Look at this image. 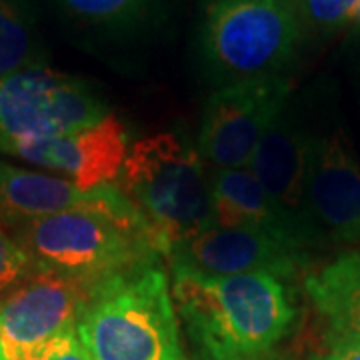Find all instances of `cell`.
<instances>
[{"instance_id":"cell-16","label":"cell","mask_w":360,"mask_h":360,"mask_svg":"<svg viewBox=\"0 0 360 360\" xmlns=\"http://www.w3.org/2000/svg\"><path fill=\"white\" fill-rule=\"evenodd\" d=\"M162 0H54L72 20L108 34H127L146 25Z\"/></svg>"},{"instance_id":"cell-17","label":"cell","mask_w":360,"mask_h":360,"mask_svg":"<svg viewBox=\"0 0 360 360\" xmlns=\"http://www.w3.org/2000/svg\"><path fill=\"white\" fill-rule=\"evenodd\" d=\"M32 16L22 0H0V80L30 66H40Z\"/></svg>"},{"instance_id":"cell-22","label":"cell","mask_w":360,"mask_h":360,"mask_svg":"<svg viewBox=\"0 0 360 360\" xmlns=\"http://www.w3.org/2000/svg\"><path fill=\"white\" fill-rule=\"evenodd\" d=\"M0 360H8L6 350H4V342H2V335H0Z\"/></svg>"},{"instance_id":"cell-24","label":"cell","mask_w":360,"mask_h":360,"mask_svg":"<svg viewBox=\"0 0 360 360\" xmlns=\"http://www.w3.org/2000/svg\"><path fill=\"white\" fill-rule=\"evenodd\" d=\"M359 18H360V11H359Z\"/></svg>"},{"instance_id":"cell-18","label":"cell","mask_w":360,"mask_h":360,"mask_svg":"<svg viewBox=\"0 0 360 360\" xmlns=\"http://www.w3.org/2000/svg\"><path fill=\"white\" fill-rule=\"evenodd\" d=\"M304 30L333 34L359 18L360 0H292Z\"/></svg>"},{"instance_id":"cell-9","label":"cell","mask_w":360,"mask_h":360,"mask_svg":"<svg viewBox=\"0 0 360 360\" xmlns=\"http://www.w3.org/2000/svg\"><path fill=\"white\" fill-rule=\"evenodd\" d=\"M89 286L39 270L0 296V335L8 360H30L54 338L77 330Z\"/></svg>"},{"instance_id":"cell-13","label":"cell","mask_w":360,"mask_h":360,"mask_svg":"<svg viewBox=\"0 0 360 360\" xmlns=\"http://www.w3.org/2000/svg\"><path fill=\"white\" fill-rule=\"evenodd\" d=\"M310 139L312 129H307L286 104L262 136L248 167L257 174L258 182L264 186L270 198L292 220L309 248L314 246L304 217Z\"/></svg>"},{"instance_id":"cell-23","label":"cell","mask_w":360,"mask_h":360,"mask_svg":"<svg viewBox=\"0 0 360 360\" xmlns=\"http://www.w3.org/2000/svg\"><path fill=\"white\" fill-rule=\"evenodd\" d=\"M248 360H286V359H281V356H270V354H266V356H258V359H248Z\"/></svg>"},{"instance_id":"cell-8","label":"cell","mask_w":360,"mask_h":360,"mask_svg":"<svg viewBox=\"0 0 360 360\" xmlns=\"http://www.w3.org/2000/svg\"><path fill=\"white\" fill-rule=\"evenodd\" d=\"M304 217L314 246L360 238V160L342 129L312 130Z\"/></svg>"},{"instance_id":"cell-7","label":"cell","mask_w":360,"mask_h":360,"mask_svg":"<svg viewBox=\"0 0 360 360\" xmlns=\"http://www.w3.org/2000/svg\"><path fill=\"white\" fill-rule=\"evenodd\" d=\"M290 96L284 77L243 80L219 86L206 103L198 155L214 170L248 168L270 124Z\"/></svg>"},{"instance_id":"cell-4","label":"cell","mask_w":360,"mask_h":360,"mask_svg":"<svg viewBox=\"0 0 360 360\" xmlns=\"http://www.w3.org/2000/svg\"><path fill=\"white\" fill-rule=\"evenodd\" d=\"M37 269L89 286L158 262V252L139 229L92 210H65L11 226Z\"/></svg>"},{"instance_id":"cell-11","label":"cell","mask_w":360,"mask_h":360,"mask_svg":"<svg viewBox=\"0 0 360 360\" xmlns=\"http://www.w3.org/2000/svg\"><path fill=\"white\" fill-rule=\"evenodd\" d=\"M65 210H92L142 231L141 219L118 186L78 188L72 180L0 162V224L14 226ZM144 234V232H142Z\"/></svg>"},{"instance_id":"cell-14","label":"cell","mask_w":360,"mask_h":360,"mask_svg":"<svg viewBox=\"0 0 360 360\" xmlns=\"http://www.w3.org/2000/svg\"><path fill=\"white\" fill-rule=\"evenodd\" d=\"M212 226L257 229L281 236L309 252V245L250 168H220L210 179ZM210 226V229H212Z\"/></svg>"},{"instance_id":"cell-12","label":"cell","mask_w":360,"mask_h":360,"mask_svg":"<svg viewBox=\"0 0 360 360\" xmlns=\"http://www.w3.org/2000/svg\"><path fill=\"white\" fill-rule=\"evenodd\" d=\"M4 155L58 172L78 188L92 191L120 176L129 155V130L118 116L108 115L89 129L46 141L22 142Z\"/></svg>"},{"instance_id":"cell-6","label":"cell","mask_w":360,"mask_h":360,"mask_svg":"<svg viewBox=\"0 0 360 360\" xmlns=\"http://www.w3.org/2000/svg\"><path fill=\"white\" fill-rule=\"evenodd\" d=\"M110 106L84 78L30 66L0 80V153L98 124Z\"/></svg>"},{"instance_id":"cell-19","label":"cell","mask_w":360,"mask_h":360,"mask_svg":"<svg viewBox=\"0 0 360 360\" xmlns=\"http://www.w3.org/2000/svg\"><path fill=\"white\" fill-rule=\"evenodd\" d=\"M37 272L34 260L18 245L11 229L0 224V296L14 290Z\"/></svg>"},{"instance_id":"cell-5","label":"cell","mask_w":360,"mask_h":360,"mask_svg":"<svg viewBox=\"0 0 360 360\" xmlns=\"http://www.w3.org/2000/svg\"><path fill=\"white\" fill-rule=\"evenodd\" d=\"M292 0H208L200 26V58L220 86L283 77L302 42Z\"/></svg>"},{"instance_id":"cell-3","label":"cell","mask_w":360,"mask_h":360,"mask_svg":"<svg viewBox=\"0 0 360 360\" xmlns=\"http://www.w3.org/2000/svg\"><path fill=\"white\" fill-rule=\"evenodd\" d=\"M90 360H186L160 262L98 284L77 322Z\"/></svg>"},{"instance_id":"cell-2","label":"cell","mask_w":360,"mask_h":360,"mask_svg":"<svg viewBox=\"0 0 360 360\" xmlns=\"http://www.w3.org/2000/svg\"><path fill=\"white\" fill-rule=\"evenodd\" d=\"M122 194L141 219L142 232L158 255L210 229L212 198L205 162L174 132L134 142L120 172Z\"/></svg>"},{"instance_id":"cell-1","label":"cell","mask_w":360,"mask_h":360,"mask_svg":"<svg viewBox=\"0 0 360 360\" xmlns=\"http://www.w3.org/2000/svg\"><path fill=\"white\" fill-rule=\"evenodd\" d=\"M172 295L200 360L266 356L296 321L290 288L272 274L206 276L172 269Z\"/></svg>"},{"instance_id":"cell-10","label":"cell","mask_w":360,"mask_h":360,"mask_svg":"<svg viewBox=\"0 0 360 360\" xmlns=\"http://www.w3.org/2000/svg\"><path fill=\"white\" fill-rule=\"evenodd\" d=\"M168 258L172 269L206 276L272 274L288 281L304 270L309 252L272 232L212 226L174 246Z\"/></svg>"},{"instance_id":"cell-20","label":"cell","mask_w":360,"mask_h":360,"mask_svg":"<svg viewBox=\"0 0 360 360\" xmlns=\"http://www.w3.org/2000/svg\"><path fill=\"white\" fill-rule=\"evenodd\" d=\"M30 360H90V356L82 347L77 330H70L66 335L54 338Z\"/></svg>"},{"instance_id":"cell-21","label":"cell","mask_w":360,"mask_h":360,"mask_svg":"<svg viewBox=\"0 0 360 360\" xmlns=\"http://www.w3.org/2000/svg\"><path fill=\"white\" fill-rule=\"evenodd\" d=\"M310 360H360V345L350 342H328V348L314 354Z\"/></svg>"},{"instance_id":"cell-15","label":"cell","mask_w":360,"mask_h":360,"mask_svg":"<svg viewBox=\"0 0 360 360\" xmlns=\"http://www.w3.org/2000/svg\"><path fill=\"white\" fill-rule=\"evenodd\" d=\"M304 284L328 322V342L360 345V252L340 255Z\"/></svg>"}]
</instances>
